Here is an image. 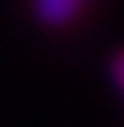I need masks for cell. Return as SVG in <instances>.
<instances>
[{
    "mask_svg": "<svg viewBox=\"0 0 124 127\" xmlns=\"http://www.w3.org/2000/svg\"><path fill=\"white\" fill-rule=\"evenodd\" d=\"M113 78H116V84H118V90L124 93V49L118 52L116 58H113Z\"/></svg>",
    "mask_w": 124,
    "mask_h": 127,
    "instance_id": "cell-2",
    "label": "cell"
},
{
    "mask_svg": "<svg viewBox=\"0 0 124 127\" xmlns=\"http://www.w3.org/2000/svg\"><path fill=\"white\" fill-rule=\"evenodd\" d=\"M84 0H35V15L46 26H63L81 12Z\"/></svg>",
    "mask_w": 124,
    "mask_h": 127,
    "instance_id": "cell-1",
    "label": "cell"
}]
</instances>
